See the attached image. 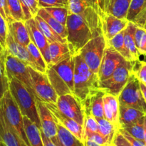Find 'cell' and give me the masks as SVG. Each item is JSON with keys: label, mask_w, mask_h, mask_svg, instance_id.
Wrapping results in <instances>:
<instances>
[{"label": "cell", "mask_w": 146, "mask_h": 146, "mask_svg": "<svg viewBox=\"0 0 146 146\" xmlns=\"http://www.w3.org/2000/svg\"><path fill=\"white\" fill-rule=\"evenodd\" d=\"M67 41L74 56L89 41L102 34L99 9L88 7L83 13L68 14Z\"/></svg>", "instance_id": "1"}, {"label": "cell", "mask_w": 146, "mask_h": 146, "mask_svg": "<svg viewBox=\"0 0 146 146\" xmlns=\"http://www.w3.org/2000/svg\"><path fill=\"white\" fill-rule=\"evenodd\" d=\"M9 90L23 116H27L41 129V122L36 104V98L19 80L9 77Z\"/></svg>", "instance_id": "2"}, {"label": "cell", "mask_w": 146, "mask_h": 146, "mask_svg": "<svg viewBox=\"0 0 146 146\" xmlns=\"http://www.w3.org/2000/svg\"><path fill=\"white\" fill-rule=\"evenodd\" d=\"M99 78L98 74L93 72L82 57L75 56L74 94L82 102L91 91L98 88Z\"/></svg>", "instance_id": "3"}, {"label": "cell", "mask_w": 146, "mask_h": 146, "mask_svg": "<svg viewBox=\"0 0 146 146\" xmlns=\"http://www.w3.org/2000/svg\"><path fill=\"white\" fill-rule=\"evenodd\" d=\"M0 109L9 125L16 131L27 145L30 146L24 130L23 115L9 90L0 99Z\"/></svg>", "instance_id": "4"}, {"label": "cell", "mask_w": 146, "mask_h": 146, "mask_svg": "<svg viewBox=\"0 0 146 146\" xmlns=\"http://www.w3.org/2000/svg\"><path fill=\"white\" fill-rule=\"evenodd\" d=\"M119 105L132 107L146 114V102L143 96L140 81L133 70L127 84L118 97Z\"/></svg>", "instance_id": "5"}, {"label": "cell", "mask_w": 146, "mask_h": 146, "mask_svg": "<svg viewBox=\"0 0 146 146\" xmlns=\"http://www.w3.org/2000/svg\"><path fill=\"white\" fill-rule=\"evenodd\" d=\"M137 62H128L120 66L115 70L112 75L106 79L99 82L98 88L106 94H109L118 97L127 84L131 73L135 69Z\"/></svg>", "instance_id": "6"}, {"label": "cell", "mask_w": 146, "mask_h": 146, "mask_svg": "<svg viewBox=\"0 0 146 146\" xmlns=\"http://www.w3.org/2000/svg\"><path fill=\"white\" fill-rule=\"evenodd\" d=\"M106 47V41L104 35L101 34L88 41L78 53L90 69L96 74L98 73Z\"/></svg>", "instance_id": "7"}, {"label": "cell", "mask_w": 146, "mask_h": 146, "mask_svg": "<svg viewBox=\"0 0 146 146\" xmlns=\"http://www.w3.org/2000/svg\"><path fill=\"white\" fill-rule=\"evenodd\" d=\"M29 70L31 74L36 98L44 103L56 104L58 96L50 83L46 74L30 66H29Z\"/></svg>", "instance_id": "8"}, {"label": "cell", "mask_w": 146, "mask_h": 146, "mask_svg": "<svg viewBox=\"0 0 146 146\" xmlns=\"http://www.w3.org/2000/svg\"><path fill=\"white\" fill-rule=\"evenodd\" d=\"M6 68H7L8 78L9 77H13L21 81L36 98V94L34 91L31 74L29 70V66L27 64L19 58L11 56V54H8L7 51Z\"/></svg>", "instance_id": "9"}, {"label": "cell", "mask_w": 146, "mask_h": 146, "mask_svg": "<svg viewBox=\"0 0 146 146\" xmlns=\"http://www.w3.org/2000/svg\"><path fill=\"white\" fill-rule=\"evenodd\" d=\"M58 109L84 126L85 111L82 102L74 94H68L59 96L56 101Z\"/></svg>", "instance_id": "10"}, {"label": "cell", "mask_w": 146, "mask_h": 146, "mask_svg": "<svg viewBox=\"0 0 146 146\" xmlns=\"http://www.w3.org/2000/svg\"><path fill=\"white\" fill-rule=\"evenodd\" d=\"M128 62L131 61L125 59L115 48L111 46L106 45L98 70V76L99 81H104L108 78L118 67Z\"/></svg>", "instance_id": "11"}, {"label": "cell", "mask_w": 146, "mask_h": 146, "mask_svg": "<svg viewBox=\"0 0 146 146\" xmlns=\"http://www.w3.org/2000/svg\"><path fill=\"white\" fill-rule=\"evenodd\" d=\"M47 108L49 109L50 112L52 114L56 124L61 125L69 131L74 136L76 137L82 143L84 142V126L74 121L72 118H69L65 114L61 113L57 108L56 104L52 103H44Z\"/></svg>", "instance_id": "12"}, {"label": "cell", "mask_w": 146, "mask_h": 146, "mask_svg": "<svg viewBox=\"0 0 146 146\" xmlns=\"http://www.w3.org/2000/svg\"><path fill=\"white\" fill-rule=\"evenodd\" d=\"M101 29L106 41H108L116 34L126 28L129 21L126 19H120L111 14L105 13L99 9Z\"/></svg>", "instance_id": "13"}, {"label": "cell", "mask_w": 146, "mask_h": 146, "mask_svg": "<svg viewBox=\"0 0 146 146\" xmlns=\"http://www.w3.org/2000/svg\"><path fill=\"white\" fill-rule=\"evenodd\" d=\"M25 25L28 30L31 41L34 43L41 51L47 64V67L51 65V56H50L49 48H48L49 43L41 30L37 27L34 18L27 20L25 21Z\"/></svg>", "instance_id": "14"}, {"label": "cell", "mask_w": 146, "mask_h": 146, "mask_svg": "<svg viewBox=\"0 0 146 146\" xmlns=\"http://www.w3.org/2000/svg\"><path fill=\"white\" fill-rule=\"evenodd\" d=\"M36 104L41 122V129L46 137L54 141L58 137V127L52 114L44 102L36 98Z\"/></svg>", "instance_id": "15"}, {"label": "cell", "mask_w": 146, "mask_h": 146, "mask_svg": "<svg viewBox=\"0 0 146 146\" xmlns=\"http://www.w3.org/2000/svg\"><path fill=\"white\" fill-rule=\"evenodd\" d=\"M105 94L101 88H95L91 91L86 98L82 101L85 114L92 115L96 118H105L104 111Z\"/></svg>", "instance_id": "16"}, {"label": "cell", "mask_w": 146, "mask_h": 146, "mask_svg": "<svg viewBox=\"0 0 146 146\" xmlns=\"http://www.w3.org/2000/svg\"><path fill=\"white\" fill-rule=\"evenodd\" d=\"M6 50L8 54L19 58L21 61L27 64L29 66L42 72L40 67L37 65L36 61L33 58L32 56L27 49V47L17 43L9 31L7 34V39H6Z\"/></svg>", "instance_id": "17"}, {"label": "cell", "mask_w": 146, "mask_h": 146, "mask_svg": "<svg viewBox=\"0 0 146 146\" xmlns=\"http://www.w3.org/2000/svg\"><path fill=\"white\" fill-rule=\"evenodd\" d=\"M50 67H51L57 73L60 78L65 82V84L68 86V88L74 94L75 56H70L64 61Z\"/></svg>", "instance_id": "18"}, {"label": "cell", "mask_w": 146, "mask_h": 146, "mask_svg": "<svg viewBox=\"0 0 146 146\" xmlns=\"http://www.w3.org/2000/svg\"><path fill=\"white\" fill-rule=\"evenodd\" d=\"M130 3L131 0H98L101 11L120 19H126Z\"/></svg>", "instance_id": "19"}, {"label": "cell", "mask_w": 146, "mask_h": 146, "mask_svg": "<svg viewBox=\"0 0 146 146\" xmlns=\"http://www.w3.org/2000/svg\"><path fill=\"white\" fill-rule=\"evenodd\" d=\"M0 141L6 146H28L9 125L0 109Z\"/></svg>", "instance_id": "20"}, {"label": "cell", "mask_w": 146, "mask_h": 146, "mask_svg": "<svg viewBox=\"0 0 146 146\" xmlns=\"http://www.w3.org/2000/svg\"><path fill=\"white\" fill-rule=\"evenodd\" d=\"M126 19L138 27L146 26V0H131Z\"/></svg>", "instance_id": "21"}, {"label": "cell", "mask_w": 146, "mask_h": 146, "mask_svg": "<svg viewBox=\"0 0 146 146\" xmlns=\"http://www.w3.org/2000/svg\"><path fill=\"white\" fill-rule=\"evenodd\" d=\"M104 118L121 128L119 123V102L118 97L109 94H105L104 97Z\"/></svg>", "instance_id": "22"}, {"label": "cell", "mask_w": 146, "mask_h": 146, "mask_svg": "<svg viewBox=\"0 0 146 146\" xmlns=\"http://www.w3.org/2000/svg\"><path fill=\"white\" fill-rule=\"evenodd\" d=\"M48 48H49L50 56H51V65L49 66L58 64L69 57L70 56L74 55L68 41L64 43H51L49 44Z\"/></svg>", "instance_id": "23"}, {"label": "cell", "mask_w": 146, "mask_h": 146, "mask_svg": "<svg viewBox=\"0 0 146 146\" xmlns=\"http://www.w3.org/2000/svg\"><path fill=\"white\" fill-rule=\"evenodd\" d=\"M8 31L14 39L21 45L27 46L31 42L25 21H14L8 23Z\"/></svg>", "instance_id": "24"}, {"label": "cell", "mask_w": 146, "mask_h": 146, "mask_svg": "<svg viewBox=\"0 0 146 146\" xmlns=\"http://www.w3.org/2000/svg\"><path fill=\"white\" fill-rule=\"evenodd\" d=\"M137 25L132 21H129L126 28L124 30V42L127 49L129 51L132 59L134 62L139 61L140 54L135 45L134 34L136 29Z\"/></svg>", "instance_id": "25"}, {"label": "cell", "mask_w": 146, "mask_h": 146, "mask_svg": "<svg viewBox=\"0 0 146 146\" xmlns=\"http://www.w3.org/2000/svg\"><path fill=\"white\" fill-rule=\"evenodd\" d=\"M24 130L30 146H44L40 128L28 117L23 116Z\"/></svg>", "instance_id": "26"}, {"label": "cell", "mask_w": 146, "mask_h": 146, "mask_svg": "<svg viewBox=\"0 0 146 146\" xmlns=\"http://www.w3.org/2000/svg\"><path fill=\"white\" fill-rule=\"evenodd\" d=\"M145 115L143 112L136 108L119 105V123L121 128L136 122Z\"/></svg>", "instance_id": "27"}, {"label": "cell", "mask_w": 146, "mask_h": 146, "mask_svg": "<svg viewBox=\"0 0 146 146\" xmlns=\"http://www.w3.org/2000/svg\"><path fill=\"white\" fill-rule=\"evenodd\" d=\"M46 74L53 88H54L58 96L68 94H73L68 86L60 78L59 76L51 67H47Z\"/></svg>", "instance_id": "28"}, {"label": "cell", "mask_w": 146, "mask_h": 146, "mask_svg": "<svg viewBox=\"0 0 146 146\" xmlns=\"http://www.w3.org/2000/svg\"><path fill=\"white\" fill-rule=\"evenodd\" d=\"M36 23L37 27H38L41 32L43 33L45 37L46 38L47 41L49 44L53 42H67V39L63 38L60 36L49 25L46 23V21H44L41 17L36 15L34 17Z\"/></svg>", "instance_id": "29"}, {"label": "cell", "mask_w": 146, "mask_h": 146, "mask_svg": "<svg viewBox=\"0 0 146 146\" xmlns=\"http://www.w3.org/2000/svg\"><path fill=\"white\" fill-rule=\"evenodd\" d=\"M98 124V133L101 134L110 145L113 144L115 135L119 130L106 118H96Z\"/></svg>", "instance_id": "30"}, {"label": "cell", "mask_w": 146, "mask_h": 146, "mask_svg": "<svg viewBox=\"0 0 146 146\" xmlns=\"http://www.w3.org/2000/svg\"><path fill=\"white\" fill-rule=\"evenodd\" d=\"M124 30L118 33V34H116L115 36L113 37L109 41H106V45L111 46L113 48H115L128 61L134 62L133 61L132 57H131L129 51L127 49L126 46L125 45V42H124Z\"/></svg>", "instance_id": "31"}, {"label": "cell", "mask_w": 146, "mask_h": 146, "mask_svg": "<svg viewBox=\"0 0 146 146\" xmlns=\"http://www.w3.org/2000/svg\"><path fill=\"white\" fill-rule=\"evenodd\" d=\"M6 56L7 50L0 46V99L9 88V78L6 68Z\"/></svg>", "instance_id": "32"}, {"label": "cell", "mask_w": 146, "mask_h": 146, "mask_svg": "<svg viewBox=\"0 0 146 146\" xmlns=\"http://www.w3.org/2000/svg\"><path fill=\"white\" fill-rule=\"evenodd\" d=\"M39 17H41L45 21H46L47 24L58 34L63 38L67 39L68 36V32H67L66 27L61 24V23L58 22L56 19L51 17L48 12L45 10L44 8H40L38 10V12L37 14Z\"/></svg>", "instance_id": "33"}, {"label": "cell", "mask_w": 146, "mask_h": 146, "mask_svg": "<svg viewBox=\"0 0 146 146\" xmlns=\"http://www.w3.org/2000/svg\"><path fill=\"white\" fill-rule=\"evenodd\" d=\"M57 127L58 140L64 146H84V143L74 136L66 128L58 124H57Z\"/></svg>", "instance_id": "34"}, {"label": "cell", "mask_w": 146, "mask_h": 146, "mask_svg": "<svg viewBox=\"0 0 146 146\" xmlns=\"http://www.w3.org/2000/svg\"><path fill=\"white\" fill-rule=\"evenodd\" d=\"M7 4L9 13L10 22L14 21H26L25 16L20 0H7Z\"/></svg>", "instance_id": "35"}, {"label": "cell", "mask_w": 146, "mask_h": 146, "mask_svg": "<svg viewBox=\"0 0 146 146\" xmlns=\"http://www.w3.org/2000/svg\"><path fill=\"white\" fill-rule=\"evenodd\" d=\"M144 116L140 118L136 122L130 124V125H124L121 128L128 132L130 135L136 139L139 140L141 142L145 143L144 141Z\"/></svg>", "instance_id": "36"}, {"label": "cell", "mask_w": 146, "mask_h": 146, "mask_svg": "<svg viewBox=\"0 0 146 146\" xmlns=\"http://www.w3.org/2000/svg\"><path fill=\"white\" fill-rule=\"evenodd\" d=\"M26 21L34 18L39 10V0H20Z\"/></svg>", "instance_id": "37"}, {"label": "cell", "mask_w": 146, "mask_h": 146, "mask_svg": "<svg viewBox=\"0 0 146 146\" xmlns=\"http://www.w3.org/2000/svg\"><path fill=\"white\" fill-rule=\"evenodd\" d=\"M135 45L140 55L146 56V28L137 26L134 34Z\"/></svg>", "instance_id": "38"}, {"label": "cell", "mask_w": 146, "mask_h": 146, "mask_svg": "<svg viewBox=\"0 0 146 146\" xmlns=\"http://www.w3.org/2000/svg\"><path fill=\"white\" fill-rule=\"evenodd\" d=\"M90 7H94L87 0H68V14H81Z\"/></svg>", "instance_id": "39"}, {"label": "cell", "mask_w": 146, "mask_h": 146, "mask_svg": "<svg viewBox=\"0 0 146 146\" xmlns=\"http://www.w3.org/2000/svg\"><path fill=\"white\" fill-rule=\"evenodd\" d=\"M46 11L54 19L64 26L66 27L67 18L68 15V8L66 7H47Z\"/></svg>", "instance_id": "40"}, {"label": "cell", "mask_w": 146, "mask_h": 146, "mask_svg": "<svg viewBox=\"0 0 146 146\" xmlns=\"http://www.w3.org/2000/svg\"><path fill=\"white\" fill-rule=\"evenodd\" d=\"M27 49L29 50V51L30 52L31 55L32 56L33 58L34 59V61H36V63L37 64V65L40 67V68L41 69L42 72L46 73L47 68V64L46 63L45 60H44V56H43L42 54H41V51L38 49V47L31 41L30 44L27 46Z\"/></svg>", "instance_id": "41"}, {"label": "cell", "mask_w": 146, "mask_h": 146, "mask_svg": "<svg viewBox=\"0 0 146 146\" xmlns=\"http://www.w3.org/2000/svg\"><path fill=\"white\" fill-rule=\"evenodd\" d=\"M84 138L95 133H98V124L96 118L92 115L85 114L84 122Z\"/></svg>", "instance_id": "42"}, {"label": "cell", "mask_w": 146, "mask_h": 146, "mask_svg": "<svg viewBox=\"0 0 146 146\" xmlns=\"http://www.w3.org/2000/svg\"><path fill=\"white\" fill-rule=\"evenodd\" d=\"M84 146H110L105 138L98 133H95L84 138Z\"/></svg>", "instance_id": "43"}, {"label": "cell", "mask_w": 146, "mask_h": 146, "mask_svg": "<svg viewBox=\"0 0 146 146\" xmlns=\"http://www.w3.org/2000/svg\"><path fill=\"white\" fill-rule=\"evenodd\" d=\"M68 0H39L40 8L47 7H66L68 8Z\"/></svg>", "instance_id": "44"}, {"label": "cell", "mask_w": 146, "mask_h": 146, "mask_svg": "<svg viewBox=\"0 0 146 146\" xmlns=\"http://www.w3.org/2000/svg\"><path fill=\"white\" fill-rule=\"evenodd\" d=\"M7 34H8V23L0 13V44L5 49Z\"/></svg>", "instance_id": "45"}, {"label": "cell", "mask_w": 146, "mask_h": 146, "mask_svg": "<svg viewBox=\"0 0 146 146\" xmlns=\"http://www.w3.org/2000/svg\"><path fill=\"white\" fill-rule=\"evenodd\" d=\"M138 63L139 66L137 69L135 66V72L139 81L144 84H146V61H139Z\"/></svg>", "instance_id": "46"}, {"label": "cell", "mask_w": 146, "mask_h": 146, "mask_svg": "<svg viewBox=\"0 0 146 146\" xmlns=\"http://www.w3.org/2000/svg\"><path fill=\"white\" fill-rule=\"evenodd\" d=\"M113 145L115 146H132L119 131L115 134L113 141Z\"/></svg>", "instance_id": "47"}, {"label": "cell", "mask_w": 146, "mask_h": 146, "mask_svg": "<svg viewBox=\"0 0 146 146\" xmlns=\"http://www.w3.org/2000/svg\"><path fill=\"white\" fill-rule=\"evenodd\" d=\"M119 131L123 134V135L128 140V142L131 143V145L132 146H146L145 143L141 142V141H139V140L136 139V138H135L134 137H133L132 135H130L128 132L124 131L123 129L120 128Z\"/></svg>", "instance_id": "48"}, {"label": "cell", "mask_w": 146, "mask_h": 146, "mask_svg": "<svg viewBox=\"0 0 146 146\" xmlns=\"http://www.w3.org/2000/svg\"><path fill=\"white\" fill-rule=\"evenodd\" d=\"M0 13L3 16L7 23L10 22L9 13L8 9V4L7 0H0Z\"/></svg>", "instance_id": "49"}, {"label": "cell", "mask_w": 146, "mask_h": 146, "mask_svg": "<svg viewBox=\"0 0 146 146\" xmlns=\"http://www.w3.org/2000/svg\"><path fill=\"white\" fill-rule=\"evenodd\" d=\"M40 131H41V137H42V140L43 142H44V146H57L51 139H50V138H48V137L46 136L45 134H44V132L42 131V130L40 129Z\"/></svg>", "instance_id": "50"}, {"label": "cell", "mask_w": 146, "mask_h": 146, "mask_svg": "<svg viewBox=\"0 0 146 146\" xmlns=\"http://www.w3.org/2000/svg\"><path fill=\"white\" fill-rule=\"evenodd\" d=\"M140 86H141V91H142L143 96L144 99H145L146 102V86L143 84V83L141 82V81H140Z\"/></svg>", "instance_id": "51"}, {"label": "cell", "mask_w": 146, "mask_h": 146, "mask_svg": "<svg viewBox=\"0 0 146 146\" xmlns=\"http://www.w3.org/2000/svg\"><path fill=\"white\" fill-rule=\"evenodd\" d=\"M87 1H89V2L91 3V4H92L95 8L99 9V7H98V0H87Z\"/></svg>", "instance_id": "52"}, {"label": "cell", "mask_w": 146, "mask_h": 146, "mask_svg": "<svg viewBox=\"0 0 146 146\" xmlns=\"http://www.w3.org/2000/svg\"><path fill=\"white\" fill-rule=\"evenodd\" d=\"M144 141L146 145V114L144 116Z\"/></svg>", "instance_id": "53"}, {"label": "cell", "mask_w": 146, "mask_h": 146, "mask_svg": "<svg viewBox=\"0 0 146 146\" xmlns=\"http://www.w3.org/2000/svg\"><path fill=\"white\" fill-rule=\"evenodd\" d=\"M54 143L56 144V145L57 146H64V145H63L62 143H61V142H60V141L59 140H58V137H57L56 138V139H54V141H52Z\"/></svg>", "instance_id": "54"}, {"label": "cell", "mask_w": 146, "mask_h": 146, "mask_svg": "<svg viewBox=\"0 0 146 146\" xmlns=\"http://www.w3.org/2000/svg\"><path fill=\"white\" fill-rule=\"evenodd\" d=\"M0 146H6L5 144L2 142L1 141H0Z\"/></svg>", "instance_id": "55"}, {"label": "cell", "mask_w": 146, "mask_h": 146, "mask_svg": "<svg viewBox=\"0 0 146 146\" xmlns=\"http://www.w3.org/2000/svg\"><path fill=\"white\" fill-rule=\"evenodd\" d=\"M110 146H115V145H113V144H112V145H111Z\"/></svg>", "instance_id": "56"}, {"label": "cell", "mask_w": 146, "mask_h": 146, "mask_svg": "<svg viewBox=\"0 0 146 146\" xmlns=\"http://www.w3.org/2000/svg\"><path fill=\"white\" fill-rule=\"evenodd\" d=\"M145 28H146V26H145ZM145 61H146V56H145Z\"/></svg>", "instance_id": "57"}, {"label": "cell", "mask_w": 146, "mask_h": 146, "mask_svg": "<svg viewBox=\"0 0 146 146\" xmlns=\"http://www.w3.org/2000/svg\"><path fill=\"white\" fill-rule=\"evenodd\" d=\"M0 46H1V44H0Z\"/></svg>", "instance_id": "58"}]
</instances>
